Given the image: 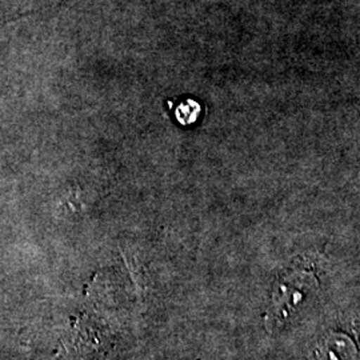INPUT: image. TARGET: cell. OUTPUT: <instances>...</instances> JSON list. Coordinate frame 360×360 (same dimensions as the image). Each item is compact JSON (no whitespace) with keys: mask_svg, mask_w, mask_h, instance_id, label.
Here are the masks:
<instances>
[{"mask_svg":"<svg viewBox=\"0 0 360 360\" xmlns=\"http://www.w3.org/2000/svg\"><path fill=\"white\" fill-rule=\"evenodd\" d=\"M172 111L175 120L181 126L188 127L198 122L199 116L202 114V105L193 99H186L176 104V107Z\"/></svg>","mask_w":360,"mask_h":360,"instance_id":"1","label":"cell"}]
</instances>
